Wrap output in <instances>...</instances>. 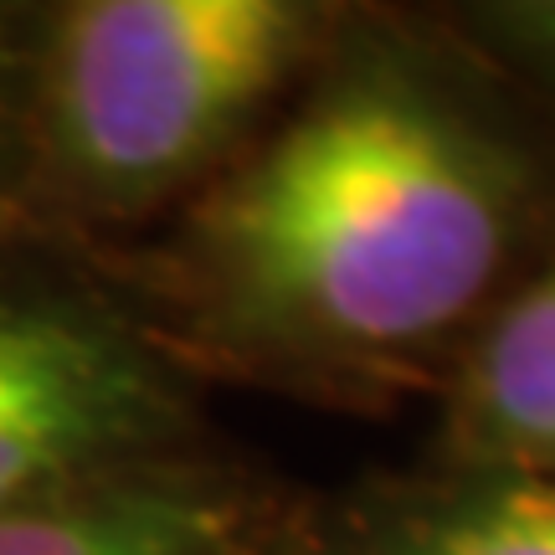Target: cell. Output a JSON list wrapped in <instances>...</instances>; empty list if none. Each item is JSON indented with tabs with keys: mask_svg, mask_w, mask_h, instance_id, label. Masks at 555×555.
<instances>
[{
	"mask_svg": "<svg viewBox=\"0 0 555 555\" xmlns=\"http://www.w3.org/2000/svg\"><path fill=\"white\" fill-rule=\"evenodd\" d=\"M519 221L515 150L416 67L360 62L211 196L196 268L253 345L386 360L474 314Z\"/></svg>",
	"mask_w": 555,
	"mask_h": 555,
	"instance_id": "6da1fadb",
	"label": "cell"
},
{
	"mask_svg": "<svg viewBox=\"0 0 555 555\" xmlns=\"http://www.w3.org/2000/svg\"><path fill=\"white\" fill-rule=\"evenodd\" d=\"M314 37L294 0H78L31 47V165L93 211L201 176Z\"/></svg>",
	"mask_w": 555,
	"mask_h": 555,
	"instance_id": "7a4b0ae2",
	"label": "cell"
},
{
	"mask_svg": "<svg viewBox=\"0 0 555 555\" xmlns=\"http://www.w3.org/2000/svg\"><path fill=\"white\" fill-rule=\"evenodd\" d=\"M176 386L78 283L0 273V515L155 463Z\"/></svg>",
	"mask_w": 555,
	"mask_h": 555,
	"instance_id": "3957f363",
	"label": "cell"
},
{
	"mask_svg": "<svg viewBox=\"0 0 555 555\" xmlns=\"http://www.w3.org/2000/svg\"><path fill=\"white\" fill-rule=\"evenodd\" d=\"M0 555H242L237 504L159 463L0 515Z\"/></svg>",
	"mask_w": 555,
	"mask_h": 555,
	"instance_id": "277c9868",
	"label": "cell"
},
{
	"mask_svg": "<svg viewBox=\"0 0 555 555\" xmlns=\"http://www.w3.org/2000/svg\"><path fill=\"white\" fill-rule=\"evenodd\" d=\"M463 437L555 474V262L483 330L463 376Z\"/></svg>",
	"mask_w": 555,
	"mask_h": 555,
	"instance_id": "5b68a950",
	"label": "cell"
},
{
	"mask_svg": "<svg viewBox=\"0 0 555 555\" xmlns=\"http://www.w3.org/2000/svg\"><path fill=\"white\" fill-rule=\"evenodd\" d=\"M350 555H555V474H530L401 519Z\"/></svg>",
	"mask_w": 555,
	"mask_h": 555,
	"instance_id": "8992f818",
	"label": "cell"
},
{
	"mask_svg": "<svg viewBox=\"0 0 555 555\" xmlns=\"http://www.w3.org/2000/svg\"><path fill=\"white\" fill-rule=\"evenodd\" d=\"M31 165V41L21 21L0 11V201L16 191Z\"/></svg>",
	"mask_w": 555,
	"mask_h": 555,
	"instance_id": "52a82bcc",
	"label": "cell"
},
{
	"mask_svg": "<svg viewBox=\"0 0 555 555\" xmlns=\"http://www.w3.org/2000/svg\"><path fill=\"white\" fill-rule=\"evenodd\" d=\"M489 31L519 62H530L540 78L555 82V0L551 5H499L489 11Z\"/></svg>",
	"mask_w": 555,
	"mask_h": 555,
	"instance_id": "ba28073f",
	"label": "cell"
}]
</instances>
